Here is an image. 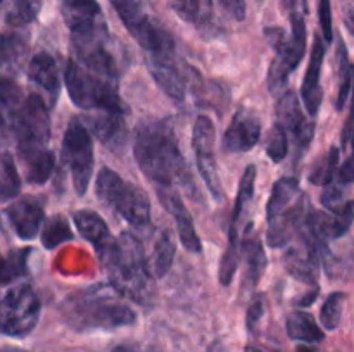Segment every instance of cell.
Returning a JSON list of instances; mask_svg holds the SVG:
<instances>
[{"mask_svg":"<svg viewBox=\"0 0 354 352\" xmlns=\"http://www.w3.org/2000/svg\"><path fill=\"white\" fill-rule=\"evenodd\" d=\"M318 21H320L322 33H324L325 41L330 43L334 38V31H332V6L330 0H318Z\"/></svg>","mask_w":354,"mask_h":352,"instance_id":"cell-43","label":"cell"},{"mask_svg":"<svg viewBox=\"0 0 354 352\" xmlns=\"http://www.w3.org/2000/svg\"><path fill=\"white\" fill-rule=\"evenodd\" d=\"M124 297L113 285H92L66 297V321L78 331L114 330L130 326L137 321V314Z\"/></svg>","mask_w":354,"mask_h":352,"instance_id":"cell-2","label":"cell"},{"mask_svg":"<svg viewBox=\"0 0 354 352\" xmlns=\"http://www.w3.org/2000/svg\"><path fill=\"white\" fill-rule=\"evenodd\" d=\"M263 311H265V304L261 299H256L251 306L248 307V316H245V324H248L249 331H254L256 324L261 320Z\"/></svg>","mask_w":354,"mask_h":352,"instance_id":"cell-45","label":"cell"},{"mask_svg":"<svg viewBox=\"0 0 354 352\" xmlns=\"http://www.w3.org/2000/svg\"><path fill=\"white\" fill-rule=\"evenodd\" d=\"M216 2L234 19L242 21L245 17V0H216Z\"/></svg>","mask_w":354,"mask_h":352,"instance_id":"cell-44","label":"cell"},{"mask_svg":"<svg viewBox=\"0 0 354 352\" xmlns=\"http://www.w3.org/2000/svg\"><path fill=\"white\" fill-rule=\"evenodd\" d=\"M64 23L71 33V45H83L109 41L106 19L97 0H59Z\"/></svg>","mask_w":354,"mask_h":352,"instance_id":"cell-9","label":"cell"},{"mask_svg":"<svg viewBox=\"0 0 354 352\" xmlns=\"http://www.w3.org/2000/svg\"><path fill=\"white\" fill-rule=\"evenodd\" d=\"M30 248L10 252L7 257H0V285L14 282L26 273V257Z\"/></svg>","mask_w":354,"mask_h":352,"instance_id":"cell-37","label":"cell"},{"mask_svg":"<svg viewBox=\"0 0 354 352\" xmlns=\"http://www.w3.org/2000/svg\"><path fill=\"white\" fill-rule=\"evenodd\" d=\"M290 38L283 41L282 47L277 48V55L270 66L268 90L273 95H280V92L286 88L287 79L296 71L306 50V24L301 14H290Z\"/></svg>","mask_w":354,"mask_h":352,"instance_id":"cell-11","label":"cell"},{"mask_svg":"<svg viewBox=\"0 0 354 352\" xmlns=\"http://www.w3.org/2000/svg\"><path fill=\"white\" fill-rule=\"evenodd\" d=\"M158 197L162 206H165V209L175 217V223L178 226V238L183 247L189 252H194V254L203 252V242L197 235L192 216H190L189 209L183 204L178 192H175L173 188H158Z\"/></svg>","mask_w":354,"mask_h":352,"instance_id":"cell-18","label":"cell"},{"mask_svg":"<svg viewBox=\"0 0 354 352\" xmlns=\"http://www.w3.org/2000/svg\"><path fill=\"white\" fill-rule=\"evenodd\" d=\"M344 300L346 293L342 292H334L327 297L320 311V321L324 328L332 331L339 326L342 317V309H344Z\"/></svg>","mask_w":354,"mask_h":352,"instance_id":"cell-38","label":"cell"},{"mask_svg":"<svg viewBox=\"0 0 354 352\" xmlns=\"http://www.w3.org/2000/svg\"><path fill=\"white\" fill-rule=\"evenodd\" d=\"M44 0H14L12 7L7 12V23L10 26H26L33 23L41 10Z\"/></svg>","mask_w":354,"mask_h":352,"instance_id":"cell-36","label":"cell"},{"mask_svg":"<svg viewBox=\"0 0 354 352\" xmlns=\"http://www.w3.org/2000/svg\"><path fill=\"white\" fill-rule=\"evenodd\" d=\"M26 52V41L19 35H2L0 37V75L16 69Z\"/></svg>","mask_w":354,"mask_h":352,"instance_id":"cell-31","label":"cell"},{"mask_svg":"<svg viewBox=\"0 0 354 352\" xmlns=\"http://www.w3.org/2000/svg\"><path fill=\"white\" fill-rule=\"evenodd\" d=\"M324 252L311 244L306 237H301L299 244L292 245L283 255V266L292 278L317 286L318 269H320V259Z\"/></svg>","mask_w":354,"mask_h":352,"instance_id":"cell-16","label":"cell"},{"mask_svg":"<svg viewBox=\"0 0 354 352\" xmlns=\"http://www.w3.org/2000/svg\"><path fill=\"white\" fill-rule=\"evenodd\" d=\"M73 233L68 221L62 216H54L45 223L44 231H41V244L45 248H55L57 245L71 240Z\"/></svg>","mask_w":354,"mask_h":352,"instance_id":"cell-35","label":"cell"},{"mask_svg":"<svg viewBox=\"0 0 354 352\" xmlns=\"http://www.w3.org/2000/svg\"><path fill=\"white\" fill-rule=\"evenodd\" d=\"M245 261H248V266H245V276L244 282H242V286L244 290H252L258 282L261 280L263 273H265L266 268V254L265 248H263L261 242L256 237H248L245 238Z\"/></svg>","mask_w":354,"mask_h":352,"instance_id":"cell-28","label":"cell"},{"mask_svg":"<svg viewBox=\"0 0 354 352\" xmlns=\"http://www.w3.org/2000/svg\"><path fill=\"white\" fill-rule=\"evenodd\" d=\"M261 138V121L252 110L239 109L228 124L221 140V148L227 154L248 152L258 145Z\"/></svg>","mask_w":354,"mask_h":352,"instance_id":"cell-15","label":"cell"},{"mask_svg":"<svg viewBox=\"0 0 354 352\" xmlns=\"http://www.w3.org/2000/svg\"><path fill=\"white\" fill-rule=\"evenodd\" d=\"M289 2H290V6H292V3H294V0H289Z\"/></svg>","mask_w":354,"mask_h":352,"instance_id":"cell-53","label":"cell"},{"mask_svg":"<svg viewBox=\"0 0 354 352\" xmlns=\"http://www.w3.org/2000/svg\"><path fill=\"white\" fill-rule=\"evenodd\" d=\"M207 352H227V349L223 347V344H221V342H214V344L209 345Z\"/></svg>","mask_w":354,"mask_h":352,"instance_id":"cell-48","label":"cell"},{"mask_svg":"<svg viewBox=\"0 0 354 352\" xmlns=\"http://www.w3.org/2000/svg\"><path fill=\"white\" fill-rule=\"evenodd\" d=\"M337 71H339V92H337V110L344 109L348 97L353 90L354 83V66L349 62L348 50L342 40L339 41V50H337Z\"/></svg>","mask_w":354,"mask_h":352,"instance_id":"cell-32","label":"cell"},{"mask_svg":"<svg viewBox=\"0 0 354 352\" xmlns=\"http://www.w3.org/2000/svg\"><path fill=\"white\" fill-rule=\"evenodd\" d=\"M24 169H26V179L35 185H44L48 182L55 168V155L50 150H41L31 157L23 159Z\"/></svg>","mask_w":354,"mask_h":352,"instance_id":"cell-30","label":"cell"},{"mask_svg":"<svg viewBox=\"0 0 354 352\" xmlns=\"http://www.w3.org/2000/svg\"><path fill=\"white\" fill-rule=\"evenodd\" d=\"M339 166V148L330 147V150L315 164L313 171L310 173V182L313 185L327 186L334 182V176L337 173Z\"/></svg>","mask_w":354,"mask_h":352,"instance_id":"cell-34","label":"cell"},{"mask_svg":"<svg viewBox=\"0 0 354 352\" xmlns=\"http://www.w3.org/2000/svg\"><path fill=\"white\" fill-rule=\"evenodd\" d=\"M171 9L187 23H197L201 17V0H169Z\"/></svg>","mask_w":354,"mask_h":352,"instance_id":"cell-42","label":"cell"},{"mask_svg":"<svg viewBox=\"0 0 354 352\" xmlns=\"http://www.w3.org/2000/svg\"><path fill=\"white\" fill-rule=\"evenodd\" d=\"M3 216H6L9 226L12 228V231L21 240H33L41 230L45 211L38 199L24 197V199L10 204L6 213H3Z\"/></svg>","mask_w":354,"mask_h":352,"instance_id":"cell-17","label":"cell"},{"mask_svg":"<svg viewBox=\"0 0 354 352\" xmlns=\"http://www.w3.org/2000/svg\"><path fill=\"white\" fill-rule=\"evenodd\" d=\"M244 352H261V351H259V349H256V347H252V345H248V347L244 349Z\"/></svg>","mask_w":354,"mask_h":352,"instance_id":"cell-51","label":"cell"},{"mask_svg":"<svg viewBox=\"0 0 354 352\" xmlns=\"http://www.w3.org/2000/svg\"><path fill=\"white\" fill-rule=\"evenodd\" d=\"M0 352H24V351H21V349L17 347H3L0 349Z\"/></svg>","mask_w":354,"mask_h":352,"instance_id":"cell-50","label":"cell"},{"mask_svg":"<svg viewBox=\"0 0 354 352\" xmlns=\"http://www.w3.org/2000/svg\"><path fill=\"white\" fill-rule=\"evenodd\" d=\"M21 179L16 164L10 154H2L0 157V202L14 199L19 193Z\"/></svg>","mask_w":354,"mask_h":352,"instance_id":"cell-33","label":"cell"},{"mask_svg":"<svg viewBox=\"0 0 354 352\" xmlns=\"http://www.w3.org/2000/svg\"><path fill=\"white\" fill-rule=\"evenodd\" d=\"M214 145H216V130H214L213 121L207 116H197L192 130V147L194 152H196V164L207 190L218 200L220 197H223V188H221L220 176H218Z\"/></svg>","mask_w":354,"mask_h":352,"instance_id":"cell-12","label":"cell"},{"mask_svg":"<svg viewBox=\"0 0 354 352\" xmlns=\"http://www.w3.org/2000/svg\"><path fill=\"white\" fill-rule=\"evenodd\" d=\"M73 219H75L80 235L93 245L97 255L113 244L114 238L111 235L109 226L97 213H93V211H76Z\"/></svg>","mask_w":354,"mask_h":352,"instance_id":"cell-22","label":"cell"},{"mask_svg":"<svg viewBox=\"0 0 354 352\" xmlns=\"http://www.w3.org/2000/svg\"><path fill=\"white\" fill-rule=\"evenodd\" d=\"M113 352H138L135 347H130V345H118L116 349H113Z\"/></svg>","mask_w":354,"mask_h":352,"instance_id":"cell-49","label":"cell"},{"mask_svg":"<svg viewBox=\"0 0 354 352\" xmlns=\"http://www.w3.org/2000/svg\"><path fill=\"white\" fill-rule=\"evenodd\" d=\"M109 3L145 54H156L175 47L173 38L145 14L138 0H109Z\"/></svg>","mask_w":354,"mask_h":352,"instance_id":"cell-10","label":"cell"},{"mask_svg":"<svg viewBox=\"0 0 354 352\" xmlns=\"http://www.w3.org/2000/svg\"><path fill=\"white\" fill-rule=\"evenodd\" d=\"M147 68L156 85L173 100H183L187 93V79L178 66L175 47L156 54H147Z\"/></svg>","mask_w":354,"mask_h":352,"instance_id":"cell-13","label":"cell"},{"mask_svg":"<svg viewBox=\"0 0 354 352\" xmlns=\"http://www.w3.org/2000/svg\"><path fill=\"white\" fill-rule=\"evenodd\" d=\"M266 154L277 164L282 162L289 154V135L279 123H275L266 138Z\"/></svg>","mask_w":354,"mask_h":352,"instance_id":"cell-39","label":"cell"},{"mask_svg":"<svg viewBox=\"0 0 354 352\" xmlns=\"http://www.w3.org/2000/svg\"><path fill=\"white\" fill-rule=\"evenodd\" d=\"M256 166L251 164L244 169L241 183H239V192L237 199H235L234 211H232V219H230V233H228V240H241L239 237V223L244 217V213L248 211L249 204L252 202L254 197V183H256Z\"/></svg>","mask_w":354,"mask_h":352,"instance_id":"cell-25","label":"cell"},{"mask_svg":"<svg viewBox=\"0 0 354 352\" xmlns=\"http://www.w3.org/2000/svg\"><path fill=\"white\" fill-rule=\"evenodd\" d=\"M24 95L21 86L10 76L0 75V123L9 126L14 113L23 104Z\"/></svg>","mask_w":354,"mask_h":352,"instance_id":"cell-29","label":"cell"},{"mask_svg":"<svg viewBox=\"0 0 354 352\" xmlns=\"http://www.w3.org/2000/svg\"><path fill=\"white\" fill-rule=\"evenodd\" d=\"M133 155L145 178L158 188L194 186L175 133L165 121H147L138 126Z\"/></svg>","mask_w":354,"mask_h":352,"instance_id":"cell-1","label":"cell"},{"mask_svg":"<svg viewBox=\"0 0 354 352\" xmlns=\"http://www.w3.org/2000/svg\"><path fill=\"white\" fill-rule=\"evenodd\" d=\"M241 251L242 248H234L227 245L223 255H221L218 278H220V283L223 286H228L232 283V280H234L235 271L239 268V261H241Z\"/></svg>","mask_w":354,"mask_h":352,"instance_id":"cell-40","label":"cell"},{"mask_svg":"<svg viewBox=\"0 0 354 352\" xmlns=\"http://www.w3.org/2000/svg\"><path fill=\"white\" fill-rule=\"evenodd\" d=\"M2 3H3V0H0V7H2Z\"/></svg>","mask_w":354,"mask_h":352,"instance_id":"cell-54","label":"cell"},{"mask_svg":"<svg viewBox=\"0 0 354 352\" xmlns=\"http://www.w3.org/2000/svg\"><path fill=\"white\" fill-rule=\"evenodd\" d=\"M275 114L277 123L287 131V135H292L297 148L299 150L306 148L310 145L311 138H313L315 124L306 119L303 113V106H301L299 99H297L292 90H286L283 93H280Z\"/></svg>","mask_w":354,"mask_h":352,"instance_id":"cell-14","label":"cell"},{"mask_svg":"<svg viewBox=\"0 0 354 352\" xmlns=\"http://www.w3.org/2000/svg\"><path fill=\"white\" fill-rule=\"evenodd\" d=\"M342 186L344 185H334V183H330V185L325 186L320 200L328 213H342V211H344L346 207L353 202V200H346Z\"/></svg>","mask_w":354,"mask_h":352,"instance_id":"cell-41","label":"cell"},{"mask_svg":"<svg viewBox=\"0 0 354 352\" xmlns=\"http://www.w3.org/2000/svg\"><path fill=\"white\" fill-rule=\"evenodd\" d=\"M339 183L341 185H353L354 183V145L351 147V154L339 169Z\"/></svg>","mask_w":354,"mask_h":352,"instance_id":"cell-46","label":"cell"},{"mask_svg":"<svg viewBox=\"0 0 354 352\" xmlns=\"http://www.w3.org/2000/svg\"><path fill=\"white\" fill-rule=\"evenodd\" d=\"M64 83L69 99L80 109L111 114L127 113L118 90V79L92 71L76 59H69L66 64Z\"/></svg>","mask_w":354,"mask_h":352,"instance_id":"cell-4","label":"cell"},{"mask_svg":"<svg viewBox=\"0 0 354 352\" xmlns=\"http://www.w3.org/2000/svg\"><path fill=\"white\" fill-rule=\"evenodd\" d=\"M176 255V244L175 238L169 231H161L158 240L154 242L151 255H147V268L149 273L154 280L165 278L171 269Z\"/></svg>","mask_w":354,"mask_h":352,"instance_id":"cell-24","label":"cell"},{"mask_svg":"<svg viewBox=\"0 0 354 352\" xmlns=\"http://www.w3.org/2000/svg\"><path fill=\"white\" fill-rule=\"evenodd\" d=\"M95 193L104 206L116 211L133 228L145 230L151 224V202L144 190L124 182L111 168H102L97 175Z\"/></svg>","mask_w":354,"mask_h":352,"instance_id":"cell-5","label":"cell"},{"mask_svg":"<svg viewBox=\"0 0 354 352\" xmlns=\"http://www.w3.org/2000/svg\"><path fill=\"white\" fill-rule=\"evenodd\" d=\"M62 159L71 173L73 186L78 195H85L93 176V140L88 128L73 119L62 137Z\"/></svg>","mask_w":354,"mask_h":352,"instance_id":"cell-8","label":"cell"},{"mask_svg":"<svg viewBox=\"0 0 354 352\" xmlns=\"http://www.w3.org/2000/svg\"><path fill=\"white\" fill-rule=\"evenodd\" d=\"M7 128L16 137L21 161L47 150V141L50 138V114L47 102L37 93L24 97Z\"/></svg>","mask_w":354,"mask_h":352,"instance_id":"cell-6","label":"cell"},{"mask_svg":"<svg viewBox=\"0 0 354 352\" xmlns=\"http://www.w3.org/2000/svg\"><path fill=\"white\" fill-rule=\"evenodd\" d=\"M303 195L299 190V182L292 176H283V178L277 179L275 185L272 188V195H270L268 204H266V219H273V217L280 216L286 213L287 209L297 202V199Z\"/></svg>","mask_w":354,"mask_h":352,"instance_id":"cell-23","label":"cell"},{"mask_svg":"<svg viewBox=\"0 0 354 352\" xmlns=\"http://www.w3.org/2000/svg\"><path fill=\"white\" fill-rule=\"evenodd\" d=\"M346 26H348L349 33L354 37V9L348 14V16H346Z\"/></svg>","mask_w":354,"mask_h":352,"instance_id":"cell-47","label":"cell"},{"mask_svg":"<svg viewBox=\"0 0 354 352\" xmlns=\"http://www.w3.org/2000/svg\"><path fill=\"white\" fill-rule=\"evenodd\" d=\"M28 78L31 83L44 90L50 99V104L57 100L61 92V76L55 59L47 52H38L28 64Z\"/></svg>","mask_w":354,"mask_h":352,"instance_id":"cell-21","label":"cell"},{"mask_svg":"<svg viewBox=\"0 0 354 352\" xmlns=\"http://www.w3.org/2000/svg\"><path fill=\"white\" fill-rule=\"evenodd\" d=\"M92 130L95 137L107 147H118L124 141V114L100 113L92 119Z\"/></svg>","mask_w":354,"mask_h":352,"instance_id":"cell-26","label":"cell"},{"mask_svg":"<svg viewBox=\"0 0 354 352\" xmlns=\"http://www.w3.org/2000/svg\"><path fill=\"white\" fill-rule=\"evenodd\" d=\"M41 302L28 283L12 286L0 300V333L23 338L30 335L40 320Z\"/></svg>","mask_w":354,"mask_h":352,"instance_id":"cell-7","label":"cell"},{"mask_svg":"<svg viewBox=\"0 0 354 352\" xmlns=\"http://www.w3.org/2000/svg\"><path fill=\"white\" fill-rule=\"evenodd\" d=\"M299 352H308V351H306V347H303V349H299ZM310 352H313V351H310Z\"/></svg>","mask_w":354,"mask_h":352,"instance_id":"cell-52","label":"cell"},{"mask_svg":"<svg viewBox=\"0 0 354 352\" xmlns=\"http://www.w3.org/2000/svg\"><path fill=\"white\" fill-rule=\"evenodd\" d=\"M109 275V283L123 297L138 304L151 302L154 278L147 268V255L140 240L131 231H123L113 244L99 254Z\"/></svg>","mask_w":354,"mask_h":352,"instance_id":"cell-3","label":"cell"},{"mask_svg":"<svg viewBox=\"0 0 354 352\" xmlns=\"http://www.w3.org/2000/svg\"><path fill=\"white\" fill-rule=\"evenodd\" d=\"M306 195L303 193L290 209L268 221L266 242H268L270 247H283V245L292 240L297 228L301 226V223L306 217Z\"/></svg>","mask_w":354,"mask_h":352,"instance_id":"cell-20","label":"cell"},{"mask_svg":"<svg viewBox=\"0 0 354 352\" xmlns=\"http://www.w3.org/2000/svg\"><path fill=\"white\" fill-rule=\"evenodd\" d=\"M324 59H325L324 40H322V37H315L313 48H311L310 64H308L303 86H301L303 106L311 117L317 116L318 110H320L322 100H324V90H322V85H320Z\"/></svg>","mask_w":354,"mask_h":352,"instance_id":"cell-19","label":"cell"},{"mask_svg":"<svg viewBox=\"0 0 354 352\" xmlns=\"http://www.w3.org/2000/svg\"><path fill=\"white\" fill-rule=\"evenodd\" d=\"M287 335L292 340L304 342V344H318L325 338L324 331L318 326L315 317L304 311H294L287 316Z\"/></svg>","mask_w":354,"mask_h":352,"instance_id":"cell-27","label":"cell"}]
</instances>
